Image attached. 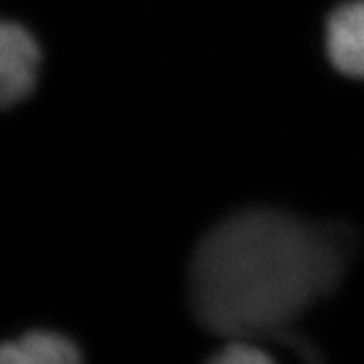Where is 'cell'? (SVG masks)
Masks as SVG:
<instances>
[{"mask_svg": "<svg viewBox=\"0 0 364 364\" xmlns=\"http://www.w3.org/2000/svg\"><path fill=\"white\" fill-rule=\"evenodd\" d=\"M352 255V235L273 208L219 223L198 243L188 299L207 330L243 340L275 332L334 291Z\"/></svg>", "mask_w": 364, "mask_h": 364, "instance_id": "cell-1", "label": "cell"}, {"mask_svg": "<svg viewBox=\"0 0 364 364\" xmlns=\"http://www.w3.org/2000/svg\"><path fill=\"white\" fill-rule=\"evenodd\" d=\"M41 53L37 41L18 23L0 28V102L4 107L23 102L35 87Z\"/></svg>", "mask_w": 364, "mask_h": 364, "instance_id": "cell-2", "label": "cell"}, {"mask_svg": "<svg viewBox=\"0 0 364 364\" xmlns=\"http://www.w3.org/2000/svg\"><path fill=\"white\" fill-rule=\"evenodd\" d=\"M326 51L340 73L364 79V0L346 2L330 14Z\"/></svg>", "mask_w": 364, "mask_h": 364, "instance_id": "cell-3", "label": "cell"}, {"mask_svg": "<svg viewBox=\"0 0 364 364\" xmlns=\"http://www.w3.org/2000/svg\"><path fill=\"white\" fill-rule=\"evenodd\" d=\"M0 364H81V354L63 334L37 330L6 342Z\"/></svg>", "mask_w": 364, "mask_h": 364, "instance_id": "cell-4", "label": "cell"}, {"mask_svg": "<svg viewBox=\"0 0 364 364\" xmlns=\"http://www.w3.org/2000/svg\"><path fill=\"white\" fill-rule=\"evenodd\" d=\"M207 364H275L265 350L247 340H233L221 352H217Z\"/></svg>", "mask_w": 364, "mask_h": 364, "instance_id": "cell-5", "label": "cell"}]
</instances>
